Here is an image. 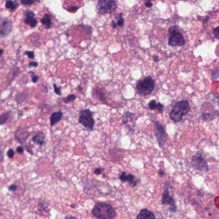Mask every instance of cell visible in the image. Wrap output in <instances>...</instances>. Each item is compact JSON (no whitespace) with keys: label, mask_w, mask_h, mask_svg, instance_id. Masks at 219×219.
Returning <instances> with one entry per match:
<instances>
[{"label":"cell","mask_w":219,"mask_h":219,"mask_svg":"<svg viewBox=\"0 0 219 219\" xmlns=\"http://www.w3.org/2000/svg\"><path fill=\"white\" fill-rule=\"evenodd\" d=\"M92 213L97 219H113L116 216L115 209L105 202H97L95 204Z\"/></svg>","instance_id":"cell-1"},{"label":"cell","mask_w":219,"mask_h":219,"mask_svg":"<svg viewBox=\"0 0 219 219\" xmlns=\"http://www.w3.org/2000/svg\"><path fill=\"white\" fill-rule=\"evenodd\" d=\"M190 106L188 101L183 100L176 103L170 112V117L174 122H179L183 117L187 115L190 111Z\"/></svg>","instance_id":"cell-2"},{"label":"cell","mask_w":219,"mask_h":219,"mask_svg":"<svg viewBox=\"0 0 219 219\" xmlns=\"http://www.w3.org/2000/svg\"><path fill=\"white\" fill-rule=\"evenodd\" d=\"M155 87V81L151 76H148L140 80L136 83V89L141 96H147L151 94Z\"/></svg>","instance_id":"cell-3"},{"label":"cell","mask_w":219,"mask_h":219,"mask_svg":"<svg viewBox=\"0 0 219 219\" xmlns=\"http://www.w3.org/2000/svg\"><path fill=\"white\" fill-rule=\"evenodd\" d=\"M168 44L171 46H183L185 44L183 35L179 29L174 26L169 29Z\"/></svg>","instance_id":"cell-4"},{"label":"cell","mask_w":219,"mask_h":219,"mask_svg":"<svg viewBox=\"0 0 219 219\" xmlns=\"http://www.w3.org/2000/svg\"><path fill=\"white\" fill-rule=\"evenodd\" d=\"M78 122L83 125L89 131H92L95 125V120L92 112L90 110L87 108L80 111Z\"/></svg>","instance_id":"cell-5"},{"label":"cell","mask_w":219,"mask_h":219,"mask_svg":"<svg viewBox=\"0 0 219 219\" xmlns=\"http://www.w3.org/2000/svg\"><path fill=\"white\" fill-rule=\"evenodd\" d=\"M96 7L100 14H109L116 10L117 6L115 0H99Z\"/></svg>","instance_id":"cell-6"},{"label":"cell","mask_w":219,"mask_h":219,"mask_svg":"<svg viewBox=\"0 0 219 219\" xmlns=\"http://www.w3.org/2000/svg\"><path fill=\"white\" fill-rule=\"evenodd\" d=\"M154 133L159 146L163 148L167 139V134L165 132L164 127L157 120L154 121Z\"/></svg>","instance_id":"cell-7"},{"label":"cell","mask_w":219,"mask_h":219,"mask_svg":"<svg viewBox=\"0 0 219 219\" xmlns=\"http://www.w3.org/2000/svg\"><path fill=\"white\" fill-rule=\"evenodd\" d=\"M169 183L166 182L164 185V190L162 194V204L169 205L170 208L169 210L171 212H175L177 211V206L176 204V201L169 194Z\"/></svg>","instance_id":"cell-8"},{"label":"cell","mask_w":219,"mask_h":219,"mask_svg":"<svg viewBox=\"0 0 219 219\" xmlns=\"http://www.w3.org/2000/svg\"><path fill=\"white\" fill-rule=\"evenodd\" d=\"M192 165L194 167L201 171H208L209 170V167L204 160L201 157L194 156L192 158Z\"/></svg>","instance_id":"cell-9"},{"label":"cell","mask_w":219,"mask_h":219,"mask_svg":"<svg viewBox=\"0 0 219 219\" xmlns=\"http://www.w3.org/2000/svg\"><path fill=\"white\" fill-rule=\"evenodd\" d=\"M12 23L8 19H3L0 22V37H5L10 33Z\"/></svg>","instance_id":"cell-10"},{"label":"cell","mask_w":219,"mask_h":219,"mask_svg":"<svg viewBox=\"0 0 219 219\" xmlns=\"http://www.w3.org/2000/svg\"><path fill=\"white\" fill-rule=\"evenodd\" d=\"M119 179L122 182H127L132 185V187H135L139 182V180H136L135 176L132 174H127L126 172H121L119 176Z\"/></svg>","instance_id":"cell-11"},{"label":"cell","mask_w":219,"mask_h":219,"mask_svg":"<svg viewBox=\"0 0 219 219\" xmlns=\"http://www.w3.org/2000/svg\"><path fill=\"white\" fill-rule=\"evenodd\" d=\"M24 14L26 17L24 19V22L25 23L30 25L31 28L35 27L37 24V21L34 17V12H33L32 11L30 10H27L25 11Z\"/></svg>","instance_id":"cell-12"},{"label":"cell","mask_w":219,"mask_h":219,"mask_svg":"<svg viewBox=\"0 0 219 219\" xmlns=\"http://www.w3.org/2000/svg\"><path fill=\"white\" fill-rule=\"evenodd\" d=\"M136 219H155V215L148 209H142L137 215Z\"/></svg>","instance_id":"cell-13"},{"label":"cell","mask_w":219,"mask_h":219,"mask_svg":"<svg viewBox=\"0 0 219 219\" xmlns=\"http://www.w3.org/2000/svg\"><path fill=\"white\" fill-rule=\"evenodd\" d=\"M148 108L151 110H156L159 113H162L164 108V105L160 103H157L155 99H153L149 102Z\"/></svg>","instance_id":"cell-14"},{"label":"cell","mask_w":219,"mask_h":219,"mask_svg":"<svg viewBox=\"0 0 219 219\" xmlns=\"http://www.w3.org/2000/svg\"><path fill=\"white\" fill-rule=\"evenodd\" d=\"M63 117V113L61 111H58V112H54L51 114V115L50 117V125L51 126L53 127L55 126L60 121V120L62 119Z\"/></svg>","instance_id":"cell-15"},{"label":"cell","mask_w":219,"mask_h":219,"mask_svg":"<svg viewBox=\"0 0 219 219\" xmlns=\"http://www.w3.org/2000/svg\"><path fill=\"white\" fill-rule=\"evenodd\" d=\"M44 139H45V135H44V133L42 132H38L37 135H35L32 138L33 142L40 146H43V144L44 143Z\"/></svg>","instance_id":"cell-16"},{"label":"cell","mask_w":219,"mask_h":219,"mask_svg":"<svg viewBox=\"0 0 219 219\" xmlns=\"http://www.w3.org/2000/svg\"><path fill=\"white\" fill-rule=\"evenodd\" d=\"M135 116V114L134 113H132L129 112H125V113H124L122 117L123 125L126 126L127 125V124H128L129 120H132Z\"/></svg>","instance_id":"cell-17"},{"label":"cell","mask_w":219,"mask_h":219,"mask_svg":"<svg viewBox=\"0 0 219 219\" xmlns=\"http://www.w3.org/2000/svg\"><path fill=\"white\" fill-rule=\"evenodd\" d=\"M41 22L42 24L45 25L47 28H51L52 27L51 16L48 14H45L44 15V17L41 19Z\"/></svg>","instance_id":"cell-18"},{"label":"cell","mask_w":219,"mask_h":219,"mask_svg":"<svg viewBox=\"0 0 219 219\" xmlns=\"http://www.w3.org/2000/svg\"><path fill=\"white\" fill-rule=\"evenodd\" d=\"M19 3L17 1H12V0H8L6 2L5 6L6 8L10 9L12 12L15 10V9L18 7Z\"/></svg>","instance_id":"cell-19"},{"label":"cell","mask_w":219,"mask_h":219,"mask_svg":"<svg viewBox=\"0 0 219 219\" xmlns=\"http://www.w3.org/2000/svg\"><path fill=\"white\" fill-rule=\"evenodd\" d=\"M76 99V95L71 94L70 95H69V96H67L65 98H64V103H68L71 102V101H74Z\"/></svg>","instance_id":"cell-20"},{"label":"cell","mask_w":219,"mask_h":219,"mask_svg":"<svg viewBox=\"0 0 219 219\" xmlns=\"http://www.w3.org/2000/svg\"><path fill=\"white\" fill-rule=\"evenodd\" d=\"M8 115H9V112L3 113L2 115L0 116V125H2L6 122V120H7L8 118Z\"/></svg>","instance_id":"cell-21"},{"label":"cell","mask_w":219,"mask_h":219,"mask_svg":"<svg viewBox=\"0 0 219 219\" xmlns=\"http://www.w3.org/2000/svg\"><path fill=\"white\" fill-rule=\"evenodd\" d=\"M36 0H21V3L24 5H30L35 2Z\"/></svg>","instance_id":"cell-22"},{"label":"cell","mask_w":219,"mask_h":219,"mask_svg":"<svg viewBox=\"0 0 219 219\" xmlns=\"http://www.w3.org/2000/svg\"><path fill=\"white\" fill-rule=\"evenodd\" d=\"M121 14H120V16H119V18L118 19V21H117V24L118 27H122V26L124 25V23H125V19H124L122 16H121Z\"/></svg>","instance_id":"cell-23"},{"label":"cell","mask_w":219,"mask_h":219,"mask_svg":"<svg viewBox=\"0 0 219 219\" xmlns=\"http://www.w3.org/2000/svg\"><path fill=\"white\" fill-rule=\"evenodd\" d=\"M53 88H54V91H55V93L58 95V96H61V90H60V88L58 87L57 84L56 83H53Z\"/></svg>","instance_id":"cell-24"},{"label":"cell","mask_w":219,"mask_h":219,"mask_svg":"<svg viewBox=\"0 0 219 219\" xmlns=\"http://www.w3.org/2000/svg\"><path fill=\"white\" fill-rule=\"evenodd\" d=\"M213 33L215 35V37L219 40V25L214 28Z\"/></svg>","instance_id":"cell-25"},{"label":"cell","mask_w":219,"mask_h":219,"mask_svg":"<svg viewBox=\"0 0 219 219\" xmlns=\"http://www.w3.org/2000/svg\"><path fill=\"white\" fill-rule=\"evenodd\" d=\"M31 79H32L33 82L35 83H37L38 81V76H37V75L34 74V73H31Z\"/></svg>","instance_id":"cell-26"},{"label":"cell","mask_w":219,"mask_h":219,"mask_svg":"<svg viewBox=\"0 0 219 219\" xmlns=\"http://www.w3.org/2000/svg\"><path fill=\"white\" fill-rule=\"evenodd\" d=\"M103 170H104L103 168H100V167H99V168H96V169H94V174H96V175H99V174H101V173H102V172H103Z\"/></svg>","instance_id":"cell-27"},{"label":"cell","mask_w":219,"mask_h":219,"mask_svg":"<svg viewBox=\"0 0 219 219\" xmlns=\"http://www.w3.org/2000/svg\"><path fill=\"white\" fill-rule=\"evenodd\" d=\"M25 55H27L28 57L31 58V59H32V58H34L35 57V55H34V53L33 51H26L24 53Z\"/></svg>","instance_id":"cell-28"},{"label":"cell","mask_w":219,"mask_h":219,"mask_svg":"<svg viewBox=\"0 0 219 219\" xmlns=\"http://www.w3.org/2000/svg\"><path fill=\"white\" fill-rule=\"evenodd\" d=\"M14 155V152L12 149H9L7 152V156L9 158H13V156Z\"/></svg>","instance_id":"cell-29"},{"label":"cell","mask_w":219,"mask_h":219,"mask_svg":"<svg viewBox=\"0 0 219 219\" xmlns=\"http://www.w3.org/2000/svg\"><path fill=\"white\" fill-rule=\"evenodd\" d=\"M78 9V6H72V7L69 8L68 10L71 12H75L77 11V10Z\"/></svg>","instance_id":"cell-30"},{"label":"cell","mask_w":219,"mask_h":219,"mask_svg":"<svg viewBox=\"0 0 219 219\" xmlns=\"http://www.w3.org/2000/svg\"><path fill=\"white\" fill-rule=\"evenodd\" d=\"M17 186L15 185H11L10 187L8 188L9 190H10V191H12V192H14V191L16 190H17Z\"/></svg>","instance_id":"cell-31"},{"label":"cell","mask_w":219,"mask_h":219,"mask_svg":"<svg viewBox=\"0 0 219 219\" xmlns=\"http://www.w3.org/2000/svg\"><path fill=\"white\" fill-rule=\"evenodd\" d=\"M29 66L30 67H37L38 66V63L36 62H31L29 64Z\"/></svg>","instance_id":"cell-32"},{"label":"cell","mask_w":219,"mask_h":219,"mask_svg":"<svg viewBox=\"0 0 219 219\" xmlns=\"http://www.w3.org/2000/svg\"><path fill=\"white\" fill-rule=\"evenodd\" d=\"M153 60H154V61L156 62H158V60H159L158 56L157 55H153Z\"/></svg>","instance_id":"cell-33"},{"label":"cell","mask_w":219,"mask_h":219,"mask_svg":"<svg viewBox=\"0 0 219 219\" xmlns=\"http://www.w3.org/2000/svg\"><path fill=\"white\" fill-rule=\"evenodd\" d=\"M158 174H159L160 176L163 177V176H164L165 175V171H162V170H160L159 172H158Z\"/></svg>","instance_id":"cell-34"},{"label":"cell","mask_w":219,"mask_h":219,"mask_svg":"<svg viewBox=\"0 0 219 219\" xmlns=\"http://www.w3.org/2000/svg\"><path fill=\"white\" fill-rule=\"evenodd\" d=\"M16 151H17L18 153H23L24 150H23V148H22V147H20V146H19V147H18V148H17V149H16Z\"/></svg>","instance_id":"cell-35"},{"label":"cell","mask_w":219,"mask_h":219,"mask_svg":"<svg viewBox=\"0 0 219 219\" xmlns=\"http://www.w3.org/2000/svg\"><path fill=\"white\" fill-rule=\"evenodd\" d=\"M145 5H146V6H147V7L150 8V7H151V6H153V4L150 1H148V2H146L145 3Z\"/></svg>","instance_id":"cell-36"},{"label":"cell","mask_w":219,"mask_h":219,"mask_svg":"<svg viewBox=\"0 0 219 219\" xmlns=\"http://www.w3.org/2000/svg\"><path fill=\"white\" fill-rule=\"evenodd\" d=\"M112 27H113V28H116L117 27V22H115L114 21H112Z\"/></svg>","instance_id":"cell-37"},{"label":"cell","mask_w":219,"mask_h":219,"mask_svg":"<svg viewBox=\"0 0 219 219\" xmlns=\"http://www.w3.org/2000/svg\"><path fill=\"white\" fill-rule=\"evenodd\" d=\"M64 219H78V218L74 217H73V216H67V217H65Z\"/></svg>","instance_id":"cell-38"},{"label":"cell","mask_w":219,"mask_h":219,"mask_svg":"<svg viewBox=\"0 0 219 219\" xmlns=\"http://www.w3.org/2000/svg\"><path fill=\"white\" fill-rule=\"evenodd\" d=\"M3 53V50H1V49H0V56H1V55H2Z\"/></svg>","instance_id":"cell-39"},{"label":"cell","mask_w":219,"mask_h":219,"mask_svg":"<svg viewBox=\"0 0 219 219\" xmlns=\"http://www.w3.org/2000/svg\"><path fill=\"white\" fill-rule=\"evenodd\" d=\"M71 207H72V208L75 207V205H71Z\"/></svg>","instance_id":"cell-40"},{"label":"cell","mask_w":219,"mask_h":219,"mask_svg":"<svg viewBox=\"0 0 219 219\" xmlns=\"http://www.w3.org/2000/svg\"><path fill=\"white\" fill-rule=\"evenodd\" d=\"M218 98L219 99V94H218Z\"/></svg>","instance_id":"cell-41"},{"label":"cell","mask_w":219,"mask_h":219,"mask_svg":"<svg viewBox=\"0 0 219 219\" xmlns=\"http://www.w3.org/2000/svg\"><path fill=\"white\" fill-rule=\"evenodd\" d=\"M153 1H155V0H153Z\"/></svg>","instance_id":"cell-42"}]
</instances>
